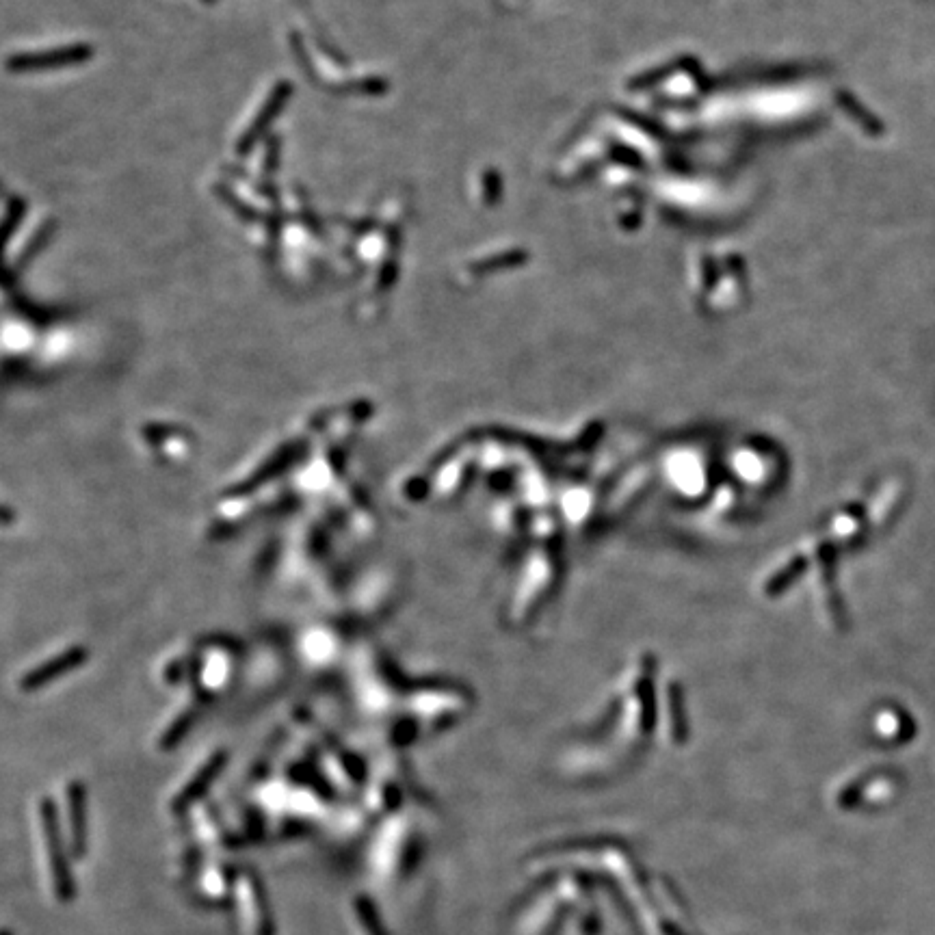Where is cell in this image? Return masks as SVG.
I'll list each match as a JSON object with an SVG mask.
<instances>
[{"instance_id":"obj_1","label":"cell","mask_w":935,"mask_h":935,"mask_svg":"<svg viewBox=\"0 0 935 935\" xmlns=\"http://www.w3.org/2000/svg\"><path fill=\"white\" fill-rule=\"evenodd\" d=\"M39 842H42V858L46 866L50 892L63 905H68L76 897V877L68 838H65L63 825L55 808L44 803L39 810Z\"/></svg>"},{"instance_id":"obj_2","label":"cell","mask_w":935,"mask_h":935,"mask_svg":"<svg viewBox=\"0 0 935 935\" xmlns=\"http://www.w3.org/2000/svg\"><path fill=\"white\" fill-rule=\"evenodd\" d=\"M232 903L241 916V923L249 935H278L273 907L265 881L254 871L236 873Z\"/></svg>"},{"instance_id":"obj_3","label":"cell","mask_w":935,"mask_h":935,"mask_svg":"<svg viewBox=\"0 0 935 935\" xmlns=\"http://www.w3.org/2000/svg\"><path fill=\"white\" fill-rule=\"evenodd\" d=\"M94 48L89 44H72L61 46L44 52H29V55H16L7 61L9 70L13 72H35V70H50V68H63V65H74L91 59Z\"/></svg>"},{"instance_id":"obj_4","label":"cell","mask_w":935,"mask_h":935,"mask_svg":"<svg viewBox=\"0 0 935 935\" xmlns=\"http://www.w3.org/2000/svg\"><path fill=\"white\" fill-rule=\"evenodd\" d=\"M293 94V87L288 81H282L275 85L271 89V94L269 98L265 100V104H262V109L258 111V115L254 117V122L249 124V128L245 130V133L241 135L239 139V146H236V152L239 154H247L249 150L254 148V143L262 137V133H265V130L269 128L271 120L275 115H280V111L284 109V104L288 102V98H291Z\"/></svg>"},{"instance_id":"obj_5","label":"cell","mask_w":935,"mask_h":935,"mask_svg":"<svg viewBox=\"0 0 935 935\" xmlns=\"http://www.w3.org/2000/svg\"><path fill=\"white\" fill-rule=\"evenodd\" d=\"M65 825L63 832L68 838L70 851L74 860H83L89 847V823H87V810H85V797L78 788L68 790V812H65Z\"/></svg>"},{"instance_id":"obj_6","label":"cell","mask_w":935,"mask_h":935,"mask_svg":"<svg viewBox=\"0 0 935 935\" xmlns=\"http://www.w3.org/2000/svg\"><path fill=\"white\" fill-rule=\"evenodd\" d=\"M353 916L362 935H390L377 905L371 897H366V894H358V897L353 899Z\"/></svg>"},{"instance_id":"obj_7","label":"cell","mask_w":935,"mask_h":935,"mask_svg":"<svg viewBox=\"0 0 935 935\" xmlns=\"http://www.w3.org/2000/svg\"><path fill=\"white\" fill-rule=\"evenodd\" d=\"M22 217H24V202L20 200V197H13L7 206V215H5V241L11 239V234L18 228Z\"/></svg>"},{"instance_id":"obj_8","label":"cell","mask_w":935,"mask_h":935,"mask_svg":"<svg viewBox=\"0 0 935 935\" xmlns=\"http://www.w3.org/2000/svg\"><path fill=\"white\" fill-rule=\"evenodd\" d=\"M3 935H13V933H11V931H9V929H7V931H5V933H3Z\"/></svg>"}]
</instances>
